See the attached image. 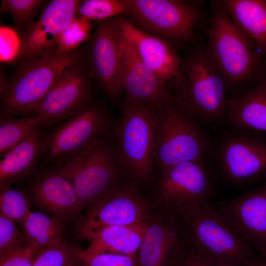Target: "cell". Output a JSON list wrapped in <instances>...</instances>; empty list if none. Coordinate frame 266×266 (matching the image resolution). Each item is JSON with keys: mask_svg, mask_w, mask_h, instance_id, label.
Listing matches in <instances>:
<instances>
[{"mask_svg": "<svg viewBox=\"0 0 266 266\" xmlns=\"http://www.w3.org/2000/svg\"><path fill=\"white\" fill-rule=\"evenodd\" d=\"M130 8L127 0H86L81 1L77 16L89 21H101L111 18L127 17Z\"/></svg>", "mask_w": 266, "mask_h": 266, "instance_id": "cell-28", "label": "cell"}, {"mask_svg": "<svg viewBox=\"0 0 266 266\" xmlns=\"http://www.w3.org/2000/svg\"><path fill=\"white\" fill-rule=\"evenodd\" d=\"M221 211L261 255L266 256V183L229 200Z\"/></svg>", "mask_w": 266, "mask_h": 266, "instance_id": "cell-17", "label": "cell"}, {"mask_svg": "<svg viewBox=\"0 0 266 266\" xmlns=\"http://www.w3.org/2000/svg\"><path fill=\"white\" fill-rule=\"evenodd\" d=\"M215 192L207 159L184 162L161 170L156 205L170 212L187 204L209 202Z\"/></svg>", "mask_w": 266, "mask_h": 266, "instance_id": "cell-10", "label": "cell"}, {"mask_svg": "<svg viewBox=\"0 0 266 266\" xmlns=\"http://www.w3.org/2000/svg\"><path fill=\"white\" fill-rule=\"evenodd\" d=\"M235 26L266 53V0H225L219 2Z\"/></svg>", "mask_w": 266, "mask_h": 266, "instance_id": "cell-22", "label": "cell"}, {"mask_svg": "<svg viewBox=\"0 0 266 266\" xmlns=\"http://www.w3.org/2000/svg\"><path fill=\"white\" fill-rule=\"evenodd\" d=\"M23 39L21 57L33 59L56 46L57 41L45 32L37 22L28 28Z\"/></svg>", "mask_w": 266, "mask_h": 266, "instance_id": "cell-31", "label": "cell"}, {"mask_svg": "<svg viewBox=\"0 0 266 266\" xmlns=\"http://www.w3.org/2000/svg\"><path fill=\"white\" fill-rule=\"evenodd\" d=\"M33 196L39 206L62 220L72 218L83 208L71 182L58 170L36 183Z\"/></svg>", "mask_w": 266, "mask_h": 266, "instance_id": "cell-19", "label": "cell"}, {"mask_svg": "<svg viewBox=\"0 0 266 266\" xmlns=\"http://www.w3.org/2000/svg\"><path fill=\"white\" fill-rule=\"evenodd\" d=\"M148 220L134 225L101 229L91 238L90 245L82 250L81 255L113 253L136 256Z\"/></svg>", "mask_w": 266, "mask_h": 266, "instance_id": "cell-21", "label": "cell"}, {"mask_svg": "<svg viewBox=\"0 0 266 266\" xmlns=\"http://www.w3.org/2000/svg\"><path fill=\"white\" fill-rule=\"evenodd\" d=\"M88 40L91 75L111 99L116 100L123 92L120 82L123 35L118 17L98 22Z\"/></svg>", "mask_w": 266, "mask_h": 266, "instance_id": "cell-12", "label": "cell"}, {"mask_svg": "<svg viewBox=\"0 0 266 266\" xmlns=\"http://www.w3.org/2000/svg\"><path fill=\"white\" fill-rule=\"evenodd\" d=\"M169 213L182 226L188 242L216 261L226 266H245L253 258L250 244L208 202L187 204Z\"/></svg>", "mask_w": 266, "mask_h": 266, "instance_id": "cell-2", "label": "cell"}, {"mask_svg": "<svg viewBox=\"0 0 266 266\" xmlns=\"http://www.w3.org/2000/svg\"><path fill=\"white\" fill-rule=\"evenodd\" d=\"M124 37L139 58L162 79L167 82L177 72L182 59L167 42L137 29L124 17L118 16Z\"/></svg>", "mask_w": 266, "mask_h": 266, "instance_id": "cell-18", "label": "cell"}, {"mask_svg": "<svg viewBox=\"0 0 266 266\" xmlns=\"http://www.w3.org/2000/svg\"><path fill=\"white\" fill-rule=\"evenodd\" d=\"M174 266H226L195 248L187 240L181 249Z\"/></svg>", "mask_w": 266, "mask_h": 266, "instance_id": "cell-37", "label": "cell"}, {"mask_svg": "<svg viewBox=\"0 0 266 266\" xmlns=\"http://www.w3.org/2000/svg\"><path fill=\"white\" fill-rule=\"evenodd\" d=\"M167 85L174 104L199 122L216 124L225 117L227 86L204 49L188 53Z\"/></svg>", "mask_w": 266, "mask_h": 266, "instance_id": "cell-1", "label": "cell"}, {"mask_svg": "<svg viewBox=\"0 0 266 266\" xmlns=\"http://www.w3.org/2000/svg\"><path fill=\"white\" fill-rule=\"evenodd\" d=\"M91 95L90 79L79 63L66 68L41 101L34 116L38 126H46L81 113Z\"/></svg>", "mask_w": 266, "mask_h": 266, "instance_id": "cell-13", "label": "cell"}, {"mask_svg": "<svg viewBox=\"0 0 266 266\" xmlns=\"http://www.w3.org/2000/svg\"><path fill=\"white\" fill-rule=\"evenodd\" d=\"M21 224L29 244L36 250L61 239L64 232L61 219L39 211H30Z\"/></svg>", "mask_w": 266, "mask_h": 266, "instance_id": "cell-24", "label": "cell"}, {"mask_svg": "<svg viewBox=\"0 0 266 266\" xmlns=\"http://www.w3.org/2000/svg\"><path fill=\"white\" fill-rule=\"evenodd\" d=\"M81 266H82V265H81Z\"/></svg>", "mask_w": 266, "mask_h": 266, "instance_id": "cell-40", "label": "cell"}, {"mask_svg": "<svg viewBox=\"0 0 266 266\" xmlns=\"http://www.w3.org/2000/svg\"><path fill=\"white\" fill-rule=\"evenodd\" d=\"M245 266H266V256L253 257Z\"/></svg>", "mask_w": 266, "mask_h": 266, "instance_id": "cell-38", "label": "cell"}, {"mask_svg": "<svg viewBox=\"0 0 266 266\" xmlns=\"http://www.w3.org/2000/svg\"><path fill=\"white\" fill-rule=\"evenodd\" d=\"M14 222L0 213V254L29 244L24 233L17 229Z\"/></svg>", "mask_w": 266, "mask_h": 266, "instance_id": "cell-34", "label": "cell"}, {"mask_svg": "<svg viewBox=\"0 0 266 266\" xmlns=\"http://www.w3.org/2000/svg\"><path fill=\"white\" fill-rule=\"evenodd\" d=\"M158 119V110L151 104L126 97L120 102L115 149L122 170L136 182L152 172Z\"/></svg>", "mask_w": 266, "mask_h": 266, "instance_id": "cell-4", "label": "cell"}, {"mask_svg": "<svg viewBox=\"0 0 266 266\" xmlns=\"http://www.w3.org/2000/svg\"><path fill=\"white\" fill-rule=\"evenodd\" d=\"M213 147L199 121L172 102L158 111L155 160L161 170L207 159Z\"/></svg>", "mask_w": 266, "mask_h": 266, "instance_id": "cell-6", "label": "cell"}, {"mask_svg": "<svg viewBox=\"0 0 266 266\" xmlns=\"http://www.w3.org/2000/svg\"><path fill=\"white\" fill-rule=\"evenodd\" d=\"M42 0H2L0 11L9 13L18 26L27 23L40 8Z\"/></svg>", "mask_w": 266, "mask_h": 266, "instance_id": "cell-32", "label": "cell"}, {"mask_svg": "<svg viewBox=\"0 0 266 266\" xmlns=\"http://www.w3.org/2000/svg\"><path fill=\"white\" fill-rule=\"evenodd\" d=\"M225 117L233 129L266 132V72L251 89L228 99Z\"/></svg>", "mask_w": 266, "mask_h": 266, "instance_id": "cell-20", "label": "cell"}, {"mask_svg": "<svg viewBox=\"0 0 266 266\" xmlns=\"http://www.w3.org/2000/svg\"><path fill=\"white\" fill-rule=\"evenodd\" d=\"M93 27L91 21L76 16L59 35L58 52L64 54L76 50L82 42L89 39Z\"/></svg>", "mask_w": 266, "mask_h": 266, "instance_id": "cell-29", "label": "cell"}, {"mask_svg": "<svg viewBox=\"0 0 266 266\" xmlns=\"http://www.w3.org/2000/svg\"><path fill=\"white\" fill-rule=\"evenodd\" d=\"M130 14L124 17L142 31L159 37L173 48L195 37L202 19L200 8L180 0H127Z\"/></svg>", "mask_w": 266, "mask_h": 266, "instance_id": "cell-7", "label": "cell"}, {"mask_svg": "<svg viewBox=\"0 0 266 266\" xmlns=\"http://www.w3.org/2000/svg\"><path fill=\"white\" fill-rule=\"evenodd\" d=\"M109 125V118L102 109L89 107L54 133L46 147L47 158L64 162L95 141L104 137Z\"/></svg>", "mask_w": 266, "mask_h": 266, "instance_id": "cell-14", "label": "cell"}, {"mask_svg": "<svg viewBox=\"0 0 266 266\" xmlns=\"http://www.w3.org/2000/svg\"><path fill=\"white\" fill-rule=\"evenodd\" d=\"M122 35L120 82L125 97L148 103L161 110L173 102L167 82L142 62Z\"/></svg>", "mask_w": 266, "mask_h": 266, "instance_id": "cell-16", "label": "cell"}, {"mask_svg": "<svg viewBox=\"0 0 266 266\" xmlns=\"http://www.w3.org/2000/svg\"><path fill=\"white\" fill-rule=\"evenodd\" d=\"M43 149L38 128L5 153L0 162V187H8L30 171Z\"/></svg>", "mask_w": 266, "mask_h": 266, "instance_id": "cell-23", "label": "cell"}, {"mask_svg": "<svg viewBox=\"0 0 266 266\" xmlns=\"http://www.w3.org/2000/svg\"><path fill=\"white\" fill-rule=\"evenodd\" d=\"M80 59L77 49L60 54L56 46L32 59L2 87V109L7 117L35 115L56 80L66 68L79 63Z\"/></svg>", "mask_w": 266, "mask_h": 266, "instance_id": "cell-5", "label": "cell"}, {"mask_svg": "<svg viewBox=\"0 0 266 266\" xmlns=\"http://www.w3.org/2000/svg\"><path fill=\"white\" fill-rule=\"evenodd\" d=\"M0 210L5 217L21 223L31 211L26 195L8 187H0Z\"/></svg>", "mask_w": 266, "mask_h": 266, "instance_id": "cell-30", "label": "cell"}, {"mask_svg": "<svg viewBox=\"0 0 266 266\" xmlns=\"http://www.w3.org/2000/svg\"><path fill=\"white\" fill-rule=\"evenodd\" d=\"M186 241L177 218L169 212L158 211L148 221L137 254L139 266H174Z\"/></svg>", "mask_w": 266, "mask_h": 266, "instance_id": "cell-15", "label": "cell"}, {"mask_svg": "<svg viewBox=\"0 0 266 266\" xmlns=\"http://www.w3.org/2000/svg\"><path fill=\"white\" fill-rule=\"evenodd\" d=\"M136 182H118L91 203L78 224L77 237L90 240L102 228L137 225L154 217L158 211Z\"/></svg>", "mask_w": 266, "mask_h": 266, "instance_id": "cell-8", "label": "cell"}, {"mask_svg": "<svg viewBox=\"0 0 266 266\" xmlns=\"http://www.w3.org/2000/svg\"><path fill=\"white\" fill-rule=\"evenodd\" d=\"M82 266H139L137 256L103 253L84 256L81 253Z\"/></svg>", "mask_w": 266, "mask_h": 266, "instance_id": "cell-35", "label": "cell"}, {"mask_svg": "<svg viewBox=\"0 0 266 266\" xmlns=\"http://www.w3.org/2000/svg\"><path fill=\"white\" fill-rule=\"evenodd\" d=\"M39 128L35 117H3L0 122V153L4 154Z\"/></svg>", "mask_w": 266, "mask_h": 266, "instance_id": "cell-27", "label": "cell"}, {"mask_svg": "<svg viewBox=\"0 0 266 266\" xmlns=\"http://www.w3.org/2000/svg\"><path fill=\"white\" fill-rule=\"evenodd\" d=\"M39 250L29 244L9 250L0 254V266H33Z\"/></svg>", "mask_w": 266, "mask_h": 266, "instance_id": "cell-36", "label": "cell"}, {"mask_svg": "<svg viewBox=\"0 0 266 266\" xmlns=\"http://www.w3.org/2000/svg\"><path fill=\"white\" fill-rule=\"evenodd\" d=\"M58 170L73 184L81 204L88 206L119 182L122 170L114 148L104 137L68 158Z\"/></svg>", "mask_w": 266, "mask_h": 266, "instance_id": "cell-9", "label": "cell"}, {"mask_svg": "<svg viewBox=\"0 0 266 266\" xmlns=\"http://www.w3.org/2000/svg\"><path fill=\"white\" fill-rule=\"evenodd\" d=\"M204 49L227 87L255 81L266 72L265 56L220 5L214 11Z\"/></svg>", "mask_w": 266, "mask_h": 266, "instance_id": "cell-3", "label": "cell"}, {"mask_svg": "<svg viewBox=\"0 0 266 266\" xmlns=\"http://www.w3.org/2000/svg\"><path fill=\"white\" fill-rule=\"evenodd\" d=\"M240 130L223 136L213 152L223 177L243 185L266 176V140Z\"/></svg>", "mask_w": 266, "mask_h": 266, "instance_id": "cell-11", "label": "cell"}, {"mask_svg": "<svg viewBox=\"0 0 266 266\" xmlns=\"http://www.w3.org/2000/svg\"><path fill=\"white\" fill-rule=\"evenodd\" d=\"M81 251L62 237L41 249L33 266H81Z\"/></svg>", "mask_w": 266, "mask_h": 266, "instance_id": "cell-26", "label": "cell"}, {"mask_svg": "<svg viewBox=\"0 0 266 266\" xmlns=\"http://www.w3.org/2000/svg\"><path fill=\"white\" fill-rule=\"evenodd\" d=\"M81 0H54L44 9L37 22L57 41L60 34L76 16Z\"/></svg>", "mask_w": 266, "mask_h": 266, "instance_id": "cell-25", "label": "cell"}, {"mask_svg": "<svg viewBox=\"0 0 266 266\" xmlns=\"http://www.w3.org/2000/svg\"><path fill=\"white\" fill-rule=\"evenodd\" d=\"M265 68H266V53L265 55Z\"/></svg>", "mask_w": 266, "mask_h": 266, "instance_id": "cell-39", "label": "cell"}, {"mask_svg": "<svg viewBox=\"0 0 266 266\" xmlns=\"http://www.w3.org/2000/svg\"><path fill=\"white\" fill-rule=\"evenodd\" d=\"M0 45L1 62L10 63L21 57L23 39L14 29L0 27Z\"/></svg>", "mask_w": 266, "mask_h": 266, "instance_id": "cell-33", "label": "cell"}]
</instances>
